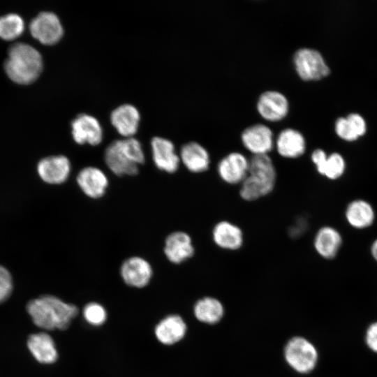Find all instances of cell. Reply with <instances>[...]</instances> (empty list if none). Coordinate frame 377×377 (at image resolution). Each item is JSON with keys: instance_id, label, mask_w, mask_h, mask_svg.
Instances as JSON below:
<instances>
[{"instance_id": "obj_1", "label": "cell", "mask_w": 377, "mask_h": 377, "mask_svg": "<svg viewBox=\"0 0 377 377\" xmlns=\"http://www.w3.org/2000/svg\"><path fill=\"white\" fill-rule=\"evenodd\" d=\"M27 311L34 323L45 330H66L78 314L75 305L50 295L29 301Z\"/></svg>"}, {"instance_id": "obj_2", "label": "cell", "mask_w": 377, "mask_h": 377, "mask_svg": "<svg viewBox=\"0 0 377 377\" xmlns=\"http://www.w3.org/2000/svg\"><path fill=\"white\" fill-rule=\"evenodd\" d=\"M3 68L13 82L22 84H30L38 77L42 71V56L32 45L17 42L8 47Z\"/></svg>"}, {"instance_id": "obj_3", "label": "cell", "mask_w": 377, "mask_h": 377, "mask_svg": "<svg viewBox=\"0 0 377 377\" xmlns=\"http://www.w3.org/2000/svg\"><path fill=\"white\" fill-rule=\"evenodd\" d=\"M276 170L269 154L252 155L249 172L240 184L239 195L245 201H254L269 195L276 183Z\"/></svg>"}, {"instance_id": "obj_4", "label": "cell", "mask_w": 377, "mask_h": 377, "mask_svg": "<svg viewBox=\"0 0 377 377\" xmlns=\"http://www.w3.org/2000/svg\"><path fill=\"white\" fill-rule=\"evenodd\" d=\"M104 160L116 175L133 176L138 173L145 157L141 143L132 137L111 142L105 150Z\"/></svg>"}, {"instance_id": "obj_5", "label": "cell", "mask_w": 377, "mask_h": 377, "mask_svg": "<svg viewBox=\"0 0 377 377\" xmlns=\"http://www.w3.org/2000/svg\"><path fill=\"white\" fill-rule=\"evenodd\" d=\"M284 356L288 364L302 374L310 372L317 362V351L306 339L295 337L290 339L284 348Z\"/></svg>"}, {"instance_id": "obj_6", "label": "cell", "mask_w": 377, "mask_h": 377, "mask_svg": "<svg viewBox=\"0 0 377 377\" xmlns=\"http://www.w3.org/2000/svg\"><path fill=\"white\" fill-rule=\"evenodd\" d=\"M293 61L296 73L303 80H320L330 73L322 54L315 49H298L293 54Z\"/></svg>"}, {"instance_id": "obj_7", "label": "cell", "mask_w": 377, "mask_h": 377, "mask_svg": "<svg viewBox=\"0 0 377 377\" xmlns=\"http://www.w3.org/2000/svg\"><path fill=\"white\" fill-rule=\"evenodd\" d=\"M29 27L32 36L44 45L57 43L64 34L59 18L50 11L38 13L31 20Z\"/></svg>"}, {"instance_id": "obj_8", "label": "cell", "mask_w": 377, "mask_h": 377, "mask_svg": "<svg viewBox=\"0 0 377 377\" xmlns=\"http://www.w3.org/2000/svg\"><path fill=\"white\" fill-rule=\"evenodd\" d=\"M240 138L243 146L253 155L268 154L274 146L273 132L265 124L256 123L246 127Z\"/></svg>"}, {"instance_id": "obj_9", "label": "cell", "mask_w": 377, "mask_h": 377, "mask_svg": "<svg viewBox=\"0 0 377 377\" xmlns=\"http://www.w3.org/2000/svg\"><path fill=\"white\" fill-rule=\"evenodd\" d=\"M249 159L242 153L232 151L224 156L217 164L220 179L230 185L241 184L249 172Z\"/></svg>"}, {"instance_id": "obj_10", "label": "cell", "mask_w": 377, "mask_h": 377, "mask_svg": "<svg viewBox=\"0 0 377 377\" xmlns=\"http://www.w3.org/2000/svg\"><path fill=\"white\" fill-rule=\"evenodd\" d=\"M289 107L288 98L277 90L262 92L256 102L258 114L269 121H278L285 118L289 112Z\"/></svg>"}, {"instance_id": "obj_11", "label": "cell", "mask_w": 377, "mask_h": 377, "mask_svg": "<svg viewBox=\"0 0 377 377\" xmlns=\"http://www.w3.org/2000/svg\"><path fill=\"white\" fill-rule=\"evenodd\" d=\"M71 164L64 155H53L43 158L37 164L40 178L50 184H61L70 176Z\"/></svg>"}, {"instance_id": "obj_12", "label": "cell", "mask_w": 377, "mask_h": 377, "mask_svg": "<svg viewBox=\"0 0 377 377\" xmlns=\"http://www.w3.org/2000/svg\"><path fill=\"white\" fill-rule=\"evenodd\" d=\"M72 136L80 145L87 143L98 145L103 140L102 127L96 118L87 114H80L71 123Z\"/></svg>"}, {"instance_id": "obj_13", "label": "cell", "mask_w": 377, "mask_h": 377, "mask_svg": "<svg viewBox=\"0 0 377 377\" xmlns=\"http://www.w3.org/2000/svg\"><path fill=\"white\" fill-rule=\"evenodd\" d=\"M153 271L149 263L140 256H132L121 265L120 274L128 286L141 288L149 283Z\"/></svg>"}, {"instance_id": "obj_14", "label": "cell", "mask_w": 377, "mask_h": 377, "mask_svg": "<svg viewBox=\"0 0 377 377\" xmlns=\"http://www.w3.org/2000/svg\"><path fill=\"white\" fill-rule=\"evenodd\" d=\"M151 147L153 161L158 169L168 173H174L178 170L180 158L172 141L154 137L151 141Z\"/></svg>"}, {"instance_id": "obj_15", "label": "cell", "mask_w": 377, "mask_h": 377, "mask_svg": "<svg viewBox=\"0 0 377 377\" xmlns=\"http://www.w3.org/2000/svg\"><path fill=\"white\" fill-rule=\"evenodd\" d=\"M195 248L191 236L184 231H175L165 240L164 253L174 264L182 263L192 258Z\"/></svg>"}, {"instance_id": "obj_16", "label": "cell", "mask_w": 377, "mask_h": 377, "mask_svg": "<svg viewBox=\"0 0 377 377\" xmlns=\"http://www.w3.org/2000/svg\"><path fill=\"white\" fill-rule=\"evenodd\" d=\"M76 181L82 191L94 199L102 197L108 186L106 175L100 168L94 166L82 168L78 172Z\"/></svg>"}, {"instance_id": "obj_17", "label": "cell", "mask_w": 377, "mask_h": 377, "mask_svg": "<svg viewBox=\"0 0 377 377\" xmlns=\"http://www.w3.org/2000/svg\"><path fill=\"white\" fill-rule=\"evenodd\" d=\"M180 161L192 173H202L210 165V155L200 143L190 141L184 144L179 151Z\"/></svg>"}, {"instance_id": "obj_18", "label": "cell", "mask_w": 377, "mask_h": 377, "mask_svg": "<svg viewBox=\"0 0 377 377\" xmlns=\"http://www.w3.org/2000/svg\"><path fill=\"white\" fill-rule=\"evenodd\" d=\"M212 237L218 247L228 251H237L244 243L242 229L228 221L216 223L212 228Z\"/></svg>"}, {"instance_id": "obj_19", "label": "cell", "mask_w": 377, "mask_h": 377, "mask_svg": "<svg viewBox=\"0 0 377 377\" xmlns=\"http://www.w3.org/2000/svg\"><path fill=\"white\" fill-rule=\"evenodd\" d=\"M275 146L281 156L295 158L305 152L306 140L298 130L293 128H285L279 133Z\"/></svg>"}, {"instance_id": "obj_20", "label": "cell", "mask_w": 377, "mask_h": 377, "mask_svg": "<svg viewBox=\"0 0 377 377\" xmlns=\"http://www.w3.org/2000/svg\"><path fill=\"white\" fill-rule=\"evenodd\" d=\"M140 113L130 104H124L114 109L110 114V121L122 136L132 138L138 131Z\"/></svg>"}, {"instance_id": "obj_21", "label": "cell", "mask_w": 377, "mask_h": 377, "mask_svg": "<svg viewBox=\"0 0 377 377\" xmlns=\"http://www.w3.org/2000/svg\"><path fill=\"white\" fill-rule=\"evenodd\" d=\"M27 347L33 357L40 363L52 364L58 358V352L53 339L46 332L31 334Z\"/></svg>"}, {"instance_id": "obj_22", "label": "cell", "mask_w": 377, "mask_h": 377, "mask_svg": "<svg viewBox=\"0 0 377 377\" xmlns=\"http://www.w3.org/2000/svg\"><path fill=\"white\" fill-rule=\"evenodd\" d=\"M311 158L318 172L328 179H338L344 172L345 161L339 153L327 155L324 150L316 149L312 152Z\"/></svg>"}, {"instance_id": "obj_23", "label": "cell", "mask_w": 377, "mask_h": 377, "mask_svg": "<svg viewBox=\"0 0 377 377\" xmlns=\"http://www.w3.org/2000/svg\"><path fill=\"white\" fill-rule=\"evenodd\" d=\"M186 332V323L177 315L166 316L156 325L154 330L156 338L164 345H172L179 341Z\"/></svg>"}, {"instance_id": "obj_24", "label": "cell", "mask_w": 377, "mask_h": 377, "mask_svg": "<svg viewBox=\"0 0 377 377\" xmlns=\"http://www.w3.org/2000/svg\"><path fill=\"white\" fill-rule=\"evenodd\" d=\"M342 243L340 233L334 228L324 226L317 232L313 246L316 252L323 258L332 259L334 258Z\"/></svg>"}, {"instance_id": "obj_25", "label": "cell", "mask_w": 377, "mask_h": 377, "mask_svg": "<svg viewBox=\"0 0 377 377\" xmlns=\"http://www.w3.org/2000/svg\"><path fill=\"white\" fill-rule=\"evenodd\" d=\"M346 218L348 223L358 229L370 226L374 220V211L371 205L363 200H355L348 205Z\"/></svg>"}, {"instance_id": "obj_26", "label": "cell", "mask_w": 377, "mask_h": 377, "mask_svg": "<svg viewBox=\"0 0 377 377\" xmlns=\"http://www.w3.org/2000/svg\"><path fill=\"white\" fill-rule=\"evenodd\" d=\"M367 125L364 118L357 113H351L346 117H339L335 123L337 134L342 139L352 141L364 135Z\"/></svg>"}, {"instance_id": "obj_27", "label": "cell", "mask_w": 377, "mask_h": 377, "mask_svg": "<svg viewBox=\"0 0 377 377\" xmlns=\"http://www.w3.org/2000/svg\"><path fill=\"white\" fill-rule=\"evenodd\" d=\"M194 313L198 320L206 323L214 324L222 318L223 309L219 300L206 297L196 302L194 306Z\"/></svg>"}, {"instance_id": "obj_28", "label": "cell", "mask_w": 377, "mask_h": 377, "mask_svg": "<svg viewBox=\"0 0 377 377\" xmlns=\"http://www.w3.org/2000/svg\"><path fill=\"white\" fill-rule=\"evenodd\" d=\"M24 29L22 17L16 13H8L0 16V37L13 40L22 34Z\"/></svg>"}, {"instance_id": "obj_29", "label": "cell", "mask_w": 377, "mask_h": 377, "mask_svg": "<svg viewBox=\"0 0 377 377\" xmlns=\"http://www.w3.org/2000/svg\"><path fill=\"white\" fill-rule=\"evenodd\" d=\"M84 320L90 325L99 326L107 319V312L105 308L97 302H90L83 309Z\"/></svg>"}, {"instance_id": "obj_30", "label": "cell", "mask_w": 377, "mask_h": 377, "mask_svg": "<svg viewBox=\"0 0 377 377\" xmlns=\"http://www.w3.org/2000/svg\"><path fill=\"white\" fill-rule=\"evenodd\" d=\"M12 290V276L8 269L0 265V302L6 300Z\"/></svg>"}, {"instance_id": "obj_31", "label": "cell", "mask_w": 377, "mask_h": 377, "mask_svg": "<svg viewBox=\"0 0 377 377\" xmlns=\"http://www.w3.org/2000/svg\"><path fill=\"white\" fill-rule=\"evenodd\" d=\"M366 341L368 346L377 353V323H374L369 327L367 331Z\"/></svg>"}, {"instance_id": "obj_32", "label": "cell", "mask_w": 377, "mask_h": 377, "mask_svg": "<svg viewBox=\"0 0 377 377\" xmlns=\"http://www.w3.org/2000/svg\"><path fill=\"white\" fill-rule=\"evenodd\" d=\"M371 252L374 258L377 261V239H376L371 248Z\"/></svg>"}]
</instances>
